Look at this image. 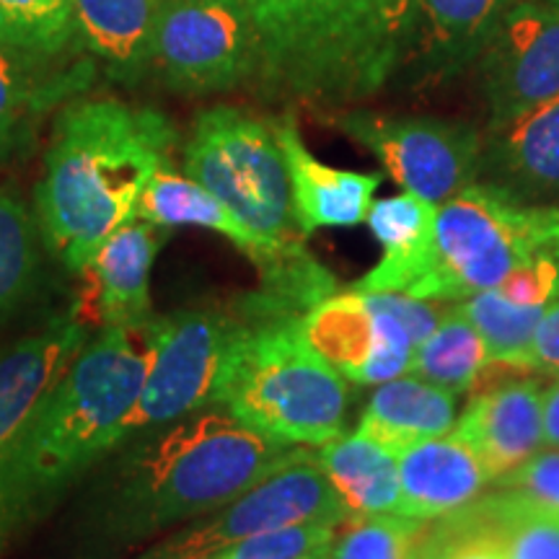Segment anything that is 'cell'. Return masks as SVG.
I'll return each mask as SVG.
<instances>
[{
	"mask_svg": "<svg viewBox=\"0 0 559 559\" xmlns=\"http://www.w3.org/2000/svg\"><path fill=\"white\" fill-rule=\"evenodd\" d=\"M306 449L247 428L221 407L130 436L88 474L81 498V544L128 549L190 523L247 492Z\"/></svg>",
	"mask_w": 559,
	"mask_h": 559,
	"instance_id": "cell-1",
	"label": "cell"
},
{
	"mask_svg": "<svg viewBox=\"0 0 559 559\" xmlns=\"http://www.w3.org/2000/svg\"><path fill=\"white\" fill-rule=\"evenodd\" d=\"M148 324L99 330L0 449V551L124 438L148 370Z\"/></svg>",
	"mask_w": 559,
	"mask_h": 559,
	"instance_id": "cell-2",
	"label": "cell"
},
{
	"mask_svg": "<svg viewBox=\"0 0 559 559\" xmlns=\"http://www.w3.org/2000/svg\"><path fill=\"white\" fill-rule=\"evenodd\" d=\"M177 128L164 111L120 99H70L55 117L34 205L45 247L81 272L169 164Z\"/></svg>",
	"mask_w": 559,
	"mask_h": 559,
	"instance_id": "cell-3",
	"label": "cell"
},
{
	"mask_svg": "<svg viewBox=\"0 0 559 559\" xmlns=\"http://www.w3.org/2000/svg\"><path fill=\"white\" fill-rule=\"evenodd\" d=\"M264 96L309 107L366 99L389 81L417 0H247Z\"/></svg>",
	"mask_w": 559,
	"mask_h": 559,
	"instance_id": "cell-4",
	"label": "cell"
},
{
	"mask_svg": "<svg viewBox=\"0 0 559 559\" xmlns=\"http://www.w3.org/2000/svg\"><path fill=\"white\" fill-rule=\"evenodd\" d=\"M213 407L285 445L319 449L345 430L349 389L304 340L300 319H241Z\"/></svg>",
	"mask_w": 559,
	"mask_h": 559,
	"instance_id": "cell-5",
	"label": "cell"
},
{
	"mask_svg": "<svg viewBox=\"0 0 559 559\" xmlns=\"http://www.w3.org/2000/svg\"><path fill=\"white\" fill-rule=\"evenodd\" d=\"M536 260H559V207L521 205L472 181L438 205L430 272L415 298L459 304Z\"/></svg>",
	"mask_w": 559,
	"mask_h": 559,
	"instance_id": "cell-6",
	"label": "cell"
},
{
	"mask_svg": "<svg viewBox=\"0 0 559 559\" xmlns=\"http://www.w3.org/2000/svg\"><path fill=\"white\" fill-rule=\"evenodd\" d=\"M185 174L213 192L264 247L290 251L304 243L272 120L239 107L200 111L185 143Z\"/></svg>",
	"mask_w": 559,
	"mask_h": 559,
	"instance_id": "cell-7",
	"label": "cell"
},
{
	"mask_svg": "<svg viewBox=\"0 0 559 559\" xmlns=\"http://www.w3.org/2000/svg\"><path fill=\"white\" fill-rule=\"evenodd\" d=\"M239 332L241 319L234 309H187L153 317L148 370L124 423V438L213 407L215 386Z\"/></svg>",
	"mask_w": 559,
	"mask_h": 559,
	"instance_id": "cell-8",
	"label": "cell"
},
{
	"mask_svg": "<svg viewBox=\"0 0 559 559\" xmlns=\"http://www.w3.org/2000/svg\"><path fill=\"white\" fill-rule=\"evenodd\" d=\"M353 515L326 479L317 451L306 449L290 464L251 485L239 498L190 521V526L174 531L140 559H210L267 531L300 523L342 526Z\"/></svg>",
	"mask_w": 559,
	"mask_h": 559,
	"instance_id": "cell-9",
	"label": "cell"
},
{
	"mask_svg": "<svg viewBox=\"0 0 559 559\" xmlns=\"http://www.w3.org/2000/svg\"><path fill=\"white\" fill-rule=\"evenodd\" d=\"M153 70L179 94L257 86L260 34L247 0H166Z\"/></svg>",
	"mask_w": 559,
	"mask_h": 559,
	"instance_id": "cell-10",
	"label": "cell"
},
{
	"mask_svg": "<svg viewBox=\"0 0 559 559\" xmlns=\"http://www.w3.org/2000/svg\"><path fill=\"white\" fill-rule=\"evenodd\" d=\"M334 124L376 153L404 192L432 205L477 181L481 132L469 122L353 109L340 111Z\"/></svg>",
	"mask_w": 559,
	"mask_h": 559,
	"instance_id": "cell-11",
	"label": "cell"
},
{
	"mask_svg": "<svg viewBox=\"0 0 559 559\" xmlns=\"http://www.w3.org/2000/svg\"><path fill=\"white\" fill-rule=\"evenodd\" d=\"M489 124L559 96V9L515 0L479 55Z\"/></svg>",
	"mask_w": 559,
	"mask_h": 559,
	"instance_id": "cell-12",
	"label": "cell"
},
{
	"mask_svg": "<svg viewBox=\"0 0 559 559\" xmlns=\"http://www.w3.org/2000/svg\"><path fill=\"white\" fill-rule=\"evenodd\" d=\"M171 228L132 218L96 249L81 270L86 288L73 313L83 326H145L153 319L151 270Z\"/></svg>",
	"mask_w": 559,
	"mask_h": 559,
	"instance_id": "cell-13",
	"label": "cell"
},
{
	"mask_svg": "<svg viewBox=\"0 0 559 559\" xmlns=\"http://www.w3.org/2000/svg\"><path fill=\"white\" fill-rule=\"evenodd\" d=\"M477 181L521 205L559 207V96L489 124Z\"/></svg>",
	"mask_w": 559,
	"mask_h": 559,
	"instance_id": "cell-14",
	"label": "cell"
},
{
	"mask_svg": "<svg viewBox=\"0 0 559 559\" xmlns=\"http://www.w3.org/2000/svg\"><path fill=\"white\" fill-rule=\"evenodd\" d=\"M542 400V381L531 373L472 396L469 407L453 425V432L485 464L489 481L519 469L523 461L544 449Z\"/></svg>",
	"mask_w": 559,
	"mask_h": 559,
	"instance_id": "cell-15",
	"label": "cell"
},
{
	"mask_svg": "<svg viewBox=\"0 0 559 559\" xmlns=\"http://www.w3.org/2000/svg\"><path fill=\"white\" fill-rule=\"evenodd\" d=\"M91 62L34 58L0 45V164L26 156L41 120L86 91Z\"/></svg>",
	"mask_w": 559,
	"mask_h": 559,
	"instance_id": "cell-16",
	"label": "cell"
},
{
	"mask_svg": "<svg viewBox=\"0 0 559 559\" xmlns=\"http://www.w3.org/2000/svg\"><path fill=\"white\" fill-rule=\"evenodd\" d=\"M272 124L288 166L293 210L300 234L311 236L319 228H347L366 221L373 194L381 187V174H360L321 164L306 148L293 111H285Z\"/></svg>",
	"mask_w": 559,
	"mask_h": 559,
	"instance_id": "cell-17",
	"label": "cell"
},
{
	"mask_svg": "<svg viewBox=\"0 0 559 559\" xmlns=\"http://www.w3.org/2000/svg\"><path fill=\"white\" fill-rule=\"evenodd\" d=\"M400 461V513L436 521L469 508L485 492L489 474L477 453L456 432L412 443Z\"/></svg>",
	"mask_w": 559,
	"mask_h": 559,
	"instance_id": "cell-18",
	"label": "cell"
},
{
	"mask_svg": "<svg viewBox=\"0 0 559 559\" xmlns=\"http://www.w3.org/2000/svg\"><path fill=\"white\" fill-rule=\"evenodd\" d=\"M166 0H75V45L111 81L138 86L153 70Z\"/></svg>",
	"mask_w": 559,
	"mask_h": 559,
	"instance_id": "cell-19",
	"label": "cell"
},
{
	"mask_svg": "<svg viewBox=\"0 0 559 559\" xmlns=\"http://www.w3.org/2000/svg\"><path fill=\"white\" fill-rule=\"evenodd\" d=\"M436 218L438 205L415 192L373 202L366 221L370 234L383 247V257L353 288L362 293H404L415 298L430 272Z\"/></svg>",
	"mask_w": 559,
	"mask_h": 559,
	"instance_id": "cell-20",
	"label": "cell"
},
{
	"mask_svg": "<svg viewBox=\"0 0 559 559\" xmlns=\"http://www.w3.org/2000/svg\"><path fill=\"white\" fill-rule=\"evenodd\" d=\"M86 342V326L68 317L50 321L0 355V449L62 379Z\"/></svg>",
	"mask_w": 559,
	"mask_h": 559,
	"instance_id": "cell-21",
	"label": "cell"
},
{
	"mask_svg": "<svg viewBox=\"0 0 559 559\" xmlns=\"http://www.w3.org/2000/svg\"><path fill=\"white\" fill-rule=\"evenodd\" d=\"M456 425V394L404 373L379 383L362 412L358 432L396 453L419 440L449 436Z\"/></svg>",
	"mask_w": 559,
	"mask_h": 559,
	"instance_id": "cell-22",
	"label": "cell"
},
{
	"mask_svg": "<svg viewBox=\"0 0 559 559\" xmlns=\"http://www.w3.org/2000/svg\"><path fill=\"white\" fill-rule=\"evenodd\" d=\"M135 218L156 223V226L164 228L200 226L215 230V234L234 241L257 264V270L285 254V251H272L270 247H264L213 192H207L205 187L187 177V174L171 171V164H164L153 174L148 187L140 194Z\"/></svg>",
	"mask_w": 559,
	"mask_h": 559,
	"instance_id": "cell-23",
	"label": "cell"
},
{
	"mask_svg": "<svg viewBox=\"0 0 559 559\" xmlns=\"http://www.w3.org/2000/svg\"><path fill=\"white\" fill-rule=\"evenodd\" d=\"M313 451L353 519L400 513V461L381 443L355 430L326 440Z\"/></svg>",
	"mask_w": 559,
	"mask_h": 559,
	"instance_id": "cell-24",
	"label": "cell"
},
{
	"mask_svg": "<svg viewBox=\"0 0 559 559\" xmlns=\"http://www.w3.org/2000/svg\"><path fill=\"white\" fill-rule=\"evenodd\" d=\"M515 0H417L428 26V52L438 68L459 70L479 60Z\"/></svg>",
	"mask_w": 559,
	"mask_h": 559,
	"instance_id": "cell-25",
	"label": "cell"
},
{
	"mask_svg": "<svg viewBox=\"0 0 559 559\" xmlns=\"http://www.w3.org/2000/svg\"><path fill=\"white\" fill-rule=\"evenodd\" d=\"M489 362L487 345L461 306L445 309L440 324L415 347L407 373L461 394Z\"/></svg>",
	"mask_w": 559,
	"mask_h": 559,
	"instance_id": "cell-26",
	"label": "cell"
},
{
	"mask_svg": "<svg viewBox=\"0 0 559 559\" xmlns=\"http://www.w3.org/2000/svg\"><path fill=\"white\" fill-rule=\"evenodd\" d=\"M75 0H0V45L34 58H70Z\"/></svg>",
	"mask_w": 559,
	"mask_h": 559,
	"instance_id": "cell-27",
	"label": "cell"
},
{
	"mask_svg": "<svg viewBox=\"0 0 559 559\" xmlns=\"http://www.w3.org/2000/svg\"><path fill=\"white\" fill-rule=\"evenodd\" d=\"M459 306L485 340L489 360L519 362L531 368V345L547 306L515 304L495 288L474 293Z\"/></svg>",
	"mask_w": 559,
	"mask_h": 559,
	"instance_id": "cell-28",
	"label": "cell"
},
{
	"mask_svg": "<svg viewBox=\"0 0 559 559\" xmlns=\"http://www.w3.org/2000/svg\"><path fill=\"white\" fill-rule=\"evenodd\" d=\"M39 223L24 200L0 190V313L26 296L37 275Z\"/></svg>",
	"mask_w": 559,
	"mask_h": 559,
	"instance_id": "cell-29",
	"label": "cell"
},
{
	"mask_svg": "<svg viewBox=\"0 0 559 559\" xmlns=\"http://www.w3.org/2000/svg\"><path fill=\"white\" fill-rule=\"evenodd\" d=\"M425 523L402 513L355 515L334 531L330 559H417Z\"/></svg>",
	"mask_w": 559,
	"mask_h": 559,
	"instance_id": "cell-30",
	"label": "cell"
},
{
	"mask_svg": "<svg viewBox=\"0 0 559 559\" xmlns=\"http://www.w3.org/2000/svg\"><path fill=\"white\" fill-rule=\"evenodd\" d=\"M495 506L508 559H559V513L531 508L508 489L495 498Z\"/></svg>",
	"mask_w": 559,
	"mask_h": 559,
	"instance_id": "cell-31",
	"label": "cell"
},
{
	"mask_svg": "<svg viewBox=\"0 0 559 559\" xmlns=\"http://www.w3.org/2000/svg\"><path fill=\"white\" fill-rule=\"evenodd\" d=\"M337 528L330 523H300V526L267 531L234 544L210 559H309L330 547Z\"/></svg>",
	"mask_w": 559,
	"mask_h": 559,
	"instance_id": "cell-32",
	"label": "cell"
},
{
	"mask_svg": "<svg viewBox=\"0 0 559 559\" xmlns=\"http://www.w3.org/2000/svg\"><path fill=\"white\" fill-rule=\"evenodd\" d=\"M531 508L559 513V449H539L519 469L495 481Z\"/></svg>",
	"mask_w": 559,
	"mask_h": 559,
	"instance_id": "cell-33",
	"label": "cell"
},
{
	"mask_svg": "<svg viewBox=\"0 0 559 559\" xmlns=\"http://www.w3.org/2000/svg\"><path fill=\"white\" fill-rule=\"evenodd\" d=\"M495 290L523 306H547L559 298V260H536L508 275Z\"/></svg>",
	"mask_w": 559,
	"mask_h": 559,
	"instance_id": "cell-34",
	"label": "cell"
},
{
	"mask_svg": "<svg viewBox=\"0 0 559 559\" xmlns=\"http://www.w3.org/2000/svg\"><path fill=\"white\" fill-rule=\"evenodd\" d=\"M528 362L539 373H557L559 370V298L549 300L547 309H544Z\"/></svg>",
	"mask_w": 559,
	"mask_h": 559,
	"instance_id": "cell-35",
	"label": "cell"
},
{
	"mask_svg": "<svg viewBox=\"0 0 559 559\" xmlns=\"http://www.w3.org/2000/svg\"><path fill=\"white\" fill-rule=\"evenodd\" d=\"M542 419H544V445H549V449H559V370H557V379L544 389Z\"/></svg>",
	"mask_w": 559,
	"mask_h": 559,
	"instance_id": "cell-36",
	"label": "cell"
},
{
	"mask_svg": "<svg viewBox=\"0 0 559 559\" xmlns=\"http://www.w3.org/2000/svg\"><path fill=\"white\" fill-rule=\"evenodd\" d=\"M330 547H332V544H330ZM330 547H326V549H321V551H317V555L309 557V559H330Z\"/></svg>",
	"mask_w": 559,
	"mask_h": 559,
	"instance_id": "cell-37",
	"label": "cell"
},
{
	"mask_svg": "<svg viewBox=\"0 0 559 559\" xmlns=\"http://www.w3.org/2000/svg\"><path fill=\"white\" fill-rule=\"evenodd\" d=\"M549 5H555V9H559V0H547Z\"/></svg>",
	"mask_w": 559,
	"mask_h": 559,
	"instance_id": "cell-38",
	"label": "cell"
}]
</instances>
